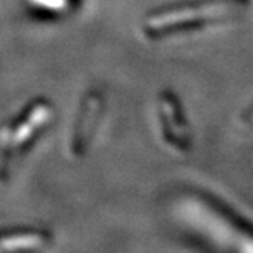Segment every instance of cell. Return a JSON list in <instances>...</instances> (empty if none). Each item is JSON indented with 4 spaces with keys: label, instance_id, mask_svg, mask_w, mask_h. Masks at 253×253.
<instances>
[{
    "label": "cell",
    "instance_id": "5",
    "mask_svg": "<svg viewBox=\"0 0 253 253\" xmlns=\"http://www.w3.org/2000/svg\"><path fill=\"white\" fill-rule=\"evenodd\" d=\"M102 108H104L102 96L98 92H90L83 99L70 137V148L74 154L84 153L87 143L95 134V130L99 124V118L102 115Z\"/></svg>",
    "mask_w": 253,
    "mask_h": 253
},
{
    "label": "cell",
    "instance_id": "3",
    "mask_svg": "<svg viewBox=\"0 0 253 253\" xmlns=\"http://www.w3.org/2000/svg\"><path fill=\"white\" fill-rule=\"evenodd\" d=\"M237 12V5L229 0H203L162 8L145 17L142 31L150 39H160L183 31L203 28L229 20Z\"/></svg>",
    "mask_w": 253,
    "mask_h": 253
},
{
    "label": "cell",
    "instance_id": "1",
    "mask_svg": "<svg viewBox=\"0 0 253 253\" xmlns=\"http://www.w3.org/2000/svg\"><path fill=\"white\" fill-rule=\"evenodd\" d=\"M171 213L191 233L208 243L221 249L253 252V227L212 198L185 192L171 203Z\"/></svg>",
    "mask_w": 253,
    "mask_h": 253
},
{
    "label": "cell",
    "instance_id": "2",
    "mask_svg": "<svg viewBox=\"0 0 253 253\" xmlns=\"http://www.w3.org/2000/svg\"><path fill=\"white\" fill-rule=\"evenodd\" d=\"M53 118V107L46 99H35L0 125V183L9 178L17 164L37 142Z\"/></svg>",
    "mask_w": 253,
    "mask_h": 253
},
{
    "label": "cell",
    "instance_id": "6",
    "mask_svg": "<svg viewBox=\"0 0 253 253\" xmlns=\"http://www.w3.org/2000/svg\"><path fill=\"white\" fill-rule=\"evenodd\" d=\"M50 243V235L34 227H15L0 230V252L34 250Z\"/></svg>",
    "mask_w": 253,
    "mask_h": 253
},
{
    "label": "cell",
    "instance_id": "4",
    "mask_svg": "<svg viewBox=\"0 0 253 253\" xmlns=\"http://www.w3.org/2000/svg\"><path fill=\"white\" fill-rule=\"evenodd\" d=\"M157 116L162 136H164L167 145L178 153L188 151L192 143L191 126L185 116L182 104L172 93L164 92L159 95Z\"/></svg>",
    "mask_w": 253,
    "mask_h": 253
}]
</instances>
